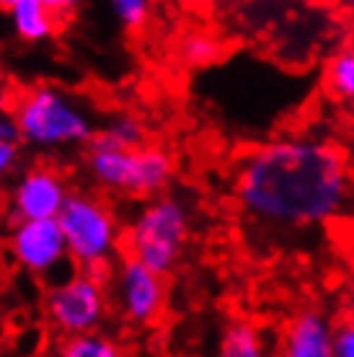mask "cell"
Listing matches in <instances>:
<instances>
[{"instance_id": "cell-7", "label": "cell", "mask_w": 354, "mask_h": 357, "mask_svg": "<svg viewBox=\"0 0 354 357\" xmlns=\"http://www.w3.org/2000/svg\"><path fill=\"white\" fill-rule=\"evenodd\" d=\"M107 282L111 308L127 326L151 329L160 321L169 303L166 275L122 251V257L107 272Z\"/></svg>"}, {"instance_id": "cell-14", "label": "cell", "mask_w": 354, "mask_h": 357, "mask_svg": "<svg viewBox=\"0 0 354 357\" xmlns=\"http://www.w3.org/2000/svg\"><path fill=\"white\" fill-rule=\"evenodd\" d=\"M222 42L210 31H189L178 42V60L189 68H207L220 60Z\"/></svg>"}, {"instance_id": "cell-8", "label": "cell", "mask_w": 354, "mask_h": 357, "mask_svg": "<svg viewBox=\"0 0 354 357\" xmlns=\"http://www.w3.org/2000/svg\"><path fill=\"white\" fill-rule=\"evenodd\" d=\"M8 251L24 272L49 282L72 272L70 251L57 218L13 220L8 231Z\"/></svg>"}, {"instance_id": "cell-17", "label": "cell", "mask_w": 354, "mask_h": 357, "mask_svg": "<svg viewBox=\"0 0 354 357\" xmlns=\"http://www.w3.org/2000/svg\"><path fill=\"white\" fill-rule=\"evenodd\" d=\"M119 26L127 31H142L151 24L155 0H107Z\"/></svg>"}, {"instance_id": "cell-12", "label": "cell", "mask_w": 354, "mask_h": 357, "mask_svg": "<svg viewBox=\"0 0 354 357\" xmlns=\"http://www.w3.org/2000/svg\"><path fill=\"white\" fill-rule=\"evenodd\" d=\"M220 355L225 357H261L266 355V337L256 324L231 321L222 329Z\"/></svg>"}, {"instance_id": "cell-9", "label": "cell", "mask_w": 354, "mask_h": 357, "mask_svg": "<svg viewBox=\"0 0 354 357\" xmlns=\"http://www.w3.org/2000/svg\"><path fill=\"white\" fill-rule=\"evenodd\" d=\"M70 195V187L54 166L36 163L16 178L8 197L10 220L57 218Z\"/></svg>"}, {"instance_id": "cell-2", "label": "cell", "mask_w": 354, "mask_h": 357, "mask_svg": "<svg viewBox=\"0 0 354 357\" xmlns=\"http://www.w3.org/2000/svg\"><path fill=\"white\" fill-rule=\"evenodd\" d=\"M10 112L18 122L21 143L39 153L70 151L96 137V116L88 101L54 83L24 89L13 98Z\"/></svg>"}, {"instance_id": "cell-24", "label": "cell", "mask_w": 354, "mask_h": 357, "mask_svg": "<svg viewBox=\"0 0 354 357\" xmlns=\"http://www.w3.org/2000/svg\"><path fill=\"white\" fill-rule=\"evenodd\" d=\"M16 0H0V10H6V8H10Z\"/></svg>"}, {"instance_id": "cell-20", "label": "cell", "mask_w": 354, "mask_h": 357, "mask_svg": "<svg viewBox=\"0 0 354 357\" xmlns=\"http://www.w3.org/2000/svg\"><path fill=\"white\" fill-rule=\"evenodd\" d=\"M18 161V143L0 137V178H6Z\"/></svg>"}, {"instance_id": "cell-10", "label": "cell", "mask_w": 354, "mask_h": 357, "mask_svg": "<svg viewBox=\"0 0 354 357\" xmlns=\"http://www.w3.org/2000/svg\"><path fill=\"white\" fill-rule=\"evenodd\" d=\"M337 324L318 308H302L287 321L279 352L287 357H334Z\"/></svg>"}, {"instance_id": "cell-4", "label": "cell", "mask_w": 354, "mask_h": 357, "mask_svg": "<svg viewBox=\"0 0 354 357\" xmlns=\"http://www.w3.org/2000/svg\"><path fill=\"white\" fill-rule=\"evenodd\" d=\"M86 171L107 192L151 199L169 189L176 174V161L163 145L119 148L93 137L86 153Z\"/></svg>"}, {"instance_id": "cell-21", "label": "cell", "mask_w": 354, "mask_h": 357, "mask_svg": "<svg viewBox=\"0 0 354 357\" xmlns=\"http://www.w3.org/2000/svg\"><path fill=\"white\" fill-rule=\"evenodd\" d=\"M0 137H3V140H10V143H21L18 122H16V116H13L10 109L0 112Z\"/></svg>"}, {"instance_id": "cell-5", "label": "cell", "mask_w": 354, "mask_h": 357, "mask_svg": "<svg viewBox=\"0 0 354 357\" xmlns=\"http://www.w3.org/2000/svg\"><path fill=\"white\" fill-rule=\"evenodd\" d=\"M57 220L75 267L107 275L122 257L124 228L107 199L91 192H70Z\"/></svg>"}, {"instance_id": "cell-16", "label": "cell", "mask_w": 354, "mask_h": 357, "mask_svg": "<svg viewBox=\"0 0 354 357\" xmlns=\"http://www.w3.org/2000/svg\"><path fill=\"white\" fill-rule=\"evenodd\" d=\"M57 352L65 357H116L122 349L111 337L93 329L72 334V337H62V347Z\"/></svg>"}, {"instance_id": "cell-15", "label": "cell", "mask_w": 354, "mask_h": 357, "mask_svg": "<svg viewBox=\"0 0 354 357\" xmlns=\"http://www.w3.org/2000/svg\"><path fill=\"white\" fill-rule=\"evenodd\" d=\"M96 137L109 145H119V148H137V145H145L148 130H145L140 116L114 114L104 122V127L96 132Z\"/></svg>"}, {"instance_id": "cell-22", "label": "cell", "mask_w": 354, "mask_h": 357, "mask_svg": "<svg viewBox=\"0 0 354 357\" xmlns=\"http://www.w3.org/2000/svg\"><path fill=\"white\" fill-rule=\"evenodd\" d=\"M10 104H13L10 89H8V83L3 81V75H0V112H6V109H10Z\"/></svg>"}, {"instance_id": "cell-11", "label": "cell", "mask_w": 354, "mask_h": 357, "mask_svg": "<svg viewBox=\"0 0 354 357\" xmlns=\"http://www.w3.org/2000/svg\"><path fill=\"white\" fill-rule=\"evenodd\" d=\"M8 13L10 31L24 45H45L57 36L62 21L47 8L42 0H16Z\"/></svg>"}, {"instance_id": "cell-3", "label": "cell", "mask_w": 354, "mask_h": 357, "mask_svg": "<svg viewBox=\"0 0 354 357\" xmlns=\"http://www.w3.org/2000/svg\"><path fill=\"white\" fill-rule=\"evenodd\" d=\"M192 238V207L178 195H155L145 199L122 233L124 254H132L160 275L181 264Z\"/></svg>"}, {"instance_id": "cell-19", "label": "cell", "mask_w": 354, "mask_h": 357, "mask_svg": "<svg viewBox=\"0 0 354 357\" xmlns=\"http://www.w3.org/2000/svg\"><path fill=\"white\" fill-rule=\"evenodd\" d=\"M42 3H45L47 8L52 10L54 16L60 18L62 24H65V21H68V18H70V16H75V13H78V10H80V6H83V3H86V0H42Z\"/></svg>"}, {"instance_id": "cell-18", "label": "cell", "mask_w": 354, "mask_h": 357, "mask_svg": "<svg viewBox=\"0 0 354 357\" xmlns=\"http://www.w3.org/2000/svg\"><path fill=\"white\" fill-rule=\"evenodd\" d=\"M334 357H354V321L339 324L334 331Z\"/></svg>"}, {"instance_id": "cell-25", "label": "cell", "mask_w": 354, "mask_h": 357, "mask_svg": "<svg viewBox=\"0 0 354 357\" xmlns=\"http://www.w3.org/2000/svg\"><path fill=\"white\" fill-rule=\"evenodd\" d=\"M349 321H354V298H352V303H349Z\"/></svg>"}, {"instance_id": "cell-23", "label": "cell", "mask_w": 354, "mask_h": 357, "mask_svg": "<svg viewBox=\"0 0 354 357\" xmlns=\"http://www.w3.org/2000/svg\"><path fill=\"white\" fill-rule=\"evenodd\" d=\"M181 8H202L204 3H210V0H176Z\"/></svg>"}, {"instance_id": "cell-1", "label": "cell", "mask_w": 354, "mask_h": 357, "mask_svg": "<svg viewBox=\"0 0 354 357\" xmlns=\"http://www.w3.org/2000/svg\"><path fill=\"white\" fill-rule=\"evenodd\" d=\"M233 195L248 223L266 231H305L341 215L352 195V171L331 140L275 137L238 161Z\"/></svg>"}, {"instance_id": "cell-13", "label": "cell", "mask_w": 354, "mask_h": 357, "mask_svg": "<svg viewBox=\"0 0 354 357\" xmlns=\"http://www.w3.org/2000/svg\"><path fill=\"white\" fill-rule=\"evenodd\" d=\"M323 83L337 101L354 104V42L337 50L328 57L326 70H323Z\"/></svg>"}, {"instance_id": "cell-6", "label": "cell", "mask_w": 354, "mask_h": 357, "mask_svg": "<svg viewBox=\"0 0 354 357\" xmlns=\"http://www.w3.org/2000/svg\"><path fill=\"white\" fill-rule=\"evenodd\" d=\"M42 303L49 329L60 337L101 329L111 308L107 275L75 267L65 277L54 280Z\"/></svg>"}]
</instances>
